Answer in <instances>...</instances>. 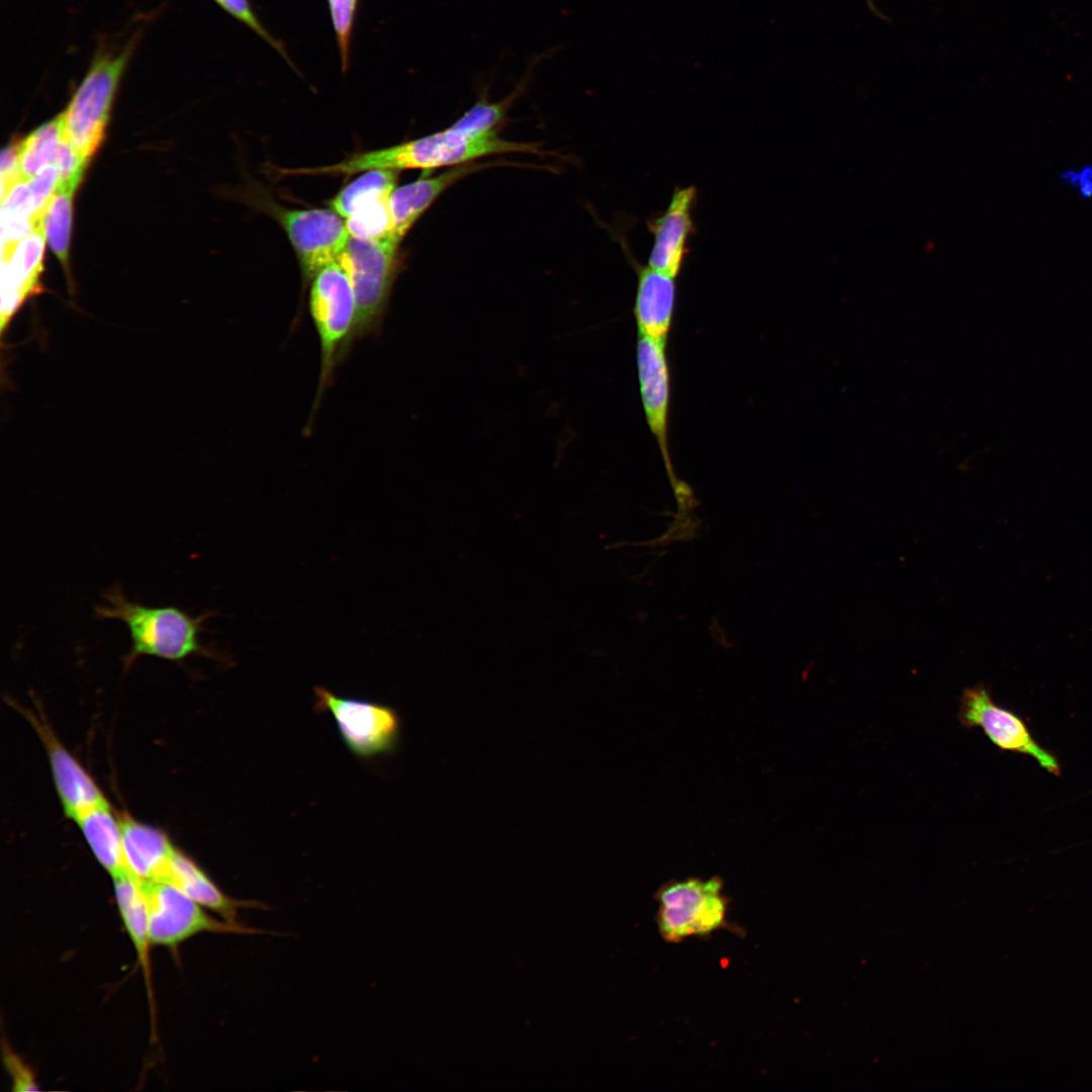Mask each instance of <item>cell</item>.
Wrapping results in <instances>:
<instances>
[{"instance_id":"cell-22","label":"cell","mask_w":1092,"mask_h":1092,"mask_svg":"<svg viewBox=\"0 0 1092 1092\" xmlns=\"http://www.w3.org/2000/svg\"><path fill=\"white\" fill-rule=\"evenodd\" d=\"M63 113L43 123L31 132L20 149V172L22 180L28 181L51 165L64 139Z\"/></svg>"},{"instance_id":"cell-13","label":"cell","mask_w":1092,"mask_h":1092,"mask_svg":"<svg viewBox=\"0 0 1092 1092\" xmlns=\"http://www.w3.org/2000/svg\"><path fill=\"white\" fill-rule=\"evenodd\" d=\"M665 343L638 335L636 359L646 422L674 479L667 441L670 380Z\"/></svg>"},{"instance_id":"cell-6","label":"cell","mask_w":1092,"mask_h":1092,"mask_svg":"<svg viewBox=\"0 0 1092 1092\" xmlns=\"http://www.w3.org/2000/svg\"><path fill=\"white\" fill-rule=\"evenodd\" d=\"M397 248L350 236L337 260L349 276L356 299L352 343L380 331L396 277Z\"/></svg>"},{"instance_id":"cell-30","label":"cell","mask_w":1092,"mask_h":1092,"mask_svg":"<svg viewBox=\"0 0 1092 1092\" xmlns=\"http://www.w3.org/2000/svg\"><path fill=\"white\" fill-rule=\"evenodd\" d=\"M4 1063L13 1080V1090L33 1091L38 1087L31 1070L11 1050L4 1051Z\"/></svg>"},{"instance_id":"cell-17","label":"cell","mask_w":1092,"mask_h":1092,"mask_svg":"<svg viewBox=\"0 0 1092 1092\" xmlns=\"http://www.w3.org/2000/svg\"><path fill=\"white\" fill-rule=\"evenodd\" d=\"M119 818L126 869L146 881H165L176 851L166 834L128 815Z\"/></svg>"},{"instance_id":"cell-3","label":"cell","mask_w":1092,"mask_h":1092,"mask_svg":"<svg viewBox=\"0 0 1092 1092\" xmlns=\"http://www.w3.org/2000/svg\"><path fill=\"white\" fill-rule=\"evenodd\" d=\"M134 33L117 48L97 49L63 112L64 138L86 159L100 146L118 84L138 42Z\"/></svg>"},{"instance_id":"cell-25","label":"cell","mask_w":1092,"mask_h":1092,"mask_svg":"<svg viewBox=\"0 0 1092 1092\" xmlns=\"http://www.w3.org/2000/svg\"><path fill=\"white\" fill-rule=\"evenodd\" d=\"M331 18L339 47L341 64L347 69L358 0H328Z\"/></svg>"},{"instance_id":"cell-21","label":"cell","mask_w":1092,"mask_h":1092,"mask_svg":"<svg viewBox=\"0 0 1092 1092\" xmlns=\"http://www.w3.org/2000/svg\"><path fill=\"white\" fill-rule=\"evenodd\" d=\"M397 181V172L370 170L345 186L329 202L331 209L344 219L362 205L378 198L388 197Z\"/></svg>"},{"instance_id":"cell-19","label":"cell","mask_w":1092,"mask_h":1092,"mask_svg":"<svg viewBox=\"0 0 1092 1092\" xmlns=\"http://www.w3.org/2000/svg\"><path fill=\"white\" fill-rule=\"evenodd\" d=\"M115 900L123 925L135 948L139 962L147 980L150 979V936L149 910L141 879L128 870L112 877Z\"/></svg>"},{"instance_id":"cell-1","label":"cell","mask_w":1092,"mask_h":1092,"mask_svg":"<svg viewBox=\"0 0 1092 1092\" xmlns=\"http://www.w3.org/2000/svg\"><path fill=\"white\" fill-rule=\"evenodd\" d=\"M503 153L540 154L539 146L508 141L495 132L470 138L444 130L388 148L355 154L339 163L314 168L286 169L289 175H351L370 170H431L458 166Z\"/></svg>"},{"instance_id":"cell-28","label":"cell","mask_w":1092,"mask_h":1092,"mask_svg":"<svg viewBox=\"0 0 1092 1092\" xmlns=\"http://www.w3.org/2000/svg\"><path fill=\"white\" fill-rule=\"evenodd\" d=\"M28 185L32 196L34 219L37 224H40L42 214L58 189L59 172L56 165L52 163L47 166L28 180Z\"/></svg>"},{"instance_id":"cell-16","label":"cell","mask_w":1092,"mask_h":1092,"mask_svg":"<svg viewBox=\"0 0 1092 1092\" xmlns=\"http://www.w3.org/2000/svg\"><path fill=\"white\" fill-rule=\"evenodd\" d=\"M503 163H466L432 178H423L395 187L388 198L392 220V242L399 245L407 232L447 188L476 171Z\"/></svg>"},{"instance_id":"cell-9","label":"cell","mask_w":1092,"mask_h":1092,"mask_svg":"<svg viewBox=\"0 0 1092 1092\" xmlns=\"http://www.w3.org/2000/svg\"><path fill=\"white\" fill-rule=\"evenodd\" d=\"M957 717L966 729L981 728L1000 750L1030 756L1048 772L1061 775L1058 758L1039 745L1019 716L998 706L984 685L964 690Z\"/></svg>"},{"instance_id":"cell-20","label":"cell","mask_w":1092,"mask_h":1092,"mask_svg":"<svg viewBox=\"0 0 1092 1092\" xmlns=\"http://www.w3.org/2000/svg\"><path fill=\"white\" fill-rule=\"evenodd\" d=\"M92 852L111 877L127 870L124 863L119 818L108 802L95 806L74 820Z\"/></svg>"},{"instance_id":"cell-4","label":"cell","mask_w":1092,"mask_h":1092,"mask_svg":"<svg viewBox=\"0 0 1092 1092\" xmlns=\"http://www.w3.org/2000/svg\"><path fill=\"white\" fill-rule=\"evenodd\" d=\"M310 281L308 308L320 342L321 370L306 433L323 394L332 384L336 366L348 355L353 344L357 318L354 290L338 261L321 269Z\"/></svg>"},{"instance_id":"cell-29","label":"cell","mask_w":1092,"mask_h":1092,"mask_svg":"<svg viewBox=\"0 0 1092 1092\" xmlns=\"http://www.w3.org/2000/svg\"><path fill=\"white\" fill-rule=\"evenodd\" d=\"M20 144H14L5 148L1 154V197L21 178L20 172Z\"/></svg>"},{"instance_id":"cell-10","label":"cell","mask_w":1092,"mask_h":1092,"mask_svg":"<svg viewBox=\"0 0 1092 1092\" xmlns=\"http://www.w3.org/2000/svg\"><path fill=\"white\" fill-rule=\"evenodd\" d=\"M285 231L306 280L338 260L350 237L345 219L333 209L272 208Z\"/></svg>"},{"instance_id":"cell-14","label":"cell","mask_w":1092,"mask_h":1092,"mask_svg":"<svg viewBox=\"0 0 1092 1092\" xmlns=\"http://www.w3.org/2000/svg\"><path fill=\"white\" fill-rule=\"evenodd\" d=\"M620 243L637 275L634 315L638 335L666 342L674 312L675 278L638 263L627 242L621 239Z\"/></svg>"},{"instance_id":"cell-2","label":"cell","mask_w":1092,"mask_h":1092,"mask_svg":"<svg viewBox=\"0 0 1092 1092\" xmlns=\"http://www.w3.org/2000/svg\"><path fill=\"white\" fill-rule=\"evenodd\" d=\"M101 597L103 603L93 609L95 617L119 620L129 631L130 649L122 658L126 668L144 655L171 661H182L196 654L219 658L199 639L210 613L193 617L174 606H146L128 600L118 584L106 588Z\"/></svg>"},{"instance_id":"cell-5","label":"cell","mask_w":1092,"mask_h":1092,"mask_svg":"<svg viewBox=\"0 0 1092 1092\" xmlns=\"http://www.w3.org/2000/svg\"><path fill=\"white\" fill-rule=\"evenodd\" d=\"M655 900L657 928L669 943L709 937L722 929L742 931L728 920L729 901L718 876L667 882L657 890Z\"/></svg>"},{"instance_id":"cell-7","label":"cell","mask_w":1092,"mask_h":1092,"mask_svg":"<svg viewBox=\"0 0 1092 1092\" xmlns=\"http://www.w3.org/2000/svg\"><path fill=\"white\" fill-rule=\"evenodd\" d=\"M146 896L152 945L176 947L201 932L261 934L258 928L209 916L201 905L174 885L141 880Z\"/></svg>"},{"instance_id":"cell-24","label":"cell","mask_w":1092,"mask_h":1092,"mask_svg":"<svg viewBox=\"0 0 1092 1092\" xmlns=\"http://www.w3.org/2000/svg\"><path fill=\"white\" fill-rule=\"evenodd\" d=\"M388 198L389 196L370 201L345 218L349 235L361 240L385 242L397 246L392 242V220Z\"/></svg>"},{"instance_id":"cell-26","label":"cell","mask_w":1092,"mask_h":1092,"mask_svg":"<svg viewBox=\"0 0 1092 1092\" xmlns=\"http://www.w3.org/2000/svg\"><path fill=\"white\" fill-rule=\"evenodd\" d=\"M53 163L59 172L58 189L74 193L81 182L88 159L64 138Z\"/></svg>"},{"instance_id":"cell-11","label":"cell","mask_w":1092,"mask_h":1092,"mask_svg":"<svg viewBox=\"0 0 1092 1092\" xmlns=\"http://www.w3.org/2000/svg\"><path fill=\"white\" fill-rule=\"evenodd\" d=\"M697 197L695 186H676L665 210L647 220L653 236L647 265L652 269L672 278L680 274L690 251V239L696 233Z\"/></svg>"},{"instance_id":"cell-12","label":"cell","mask_w":1092,"mask_h":1092,"mask_svg":"<svg viewBox=\"0 0 1092 1092\" xmlns=\"http://www.w3.org/2000/svg\"><path fill=\"white\" fill-rule=\"evenodd\" d=\"M23 713L40 737L66 815L75 820L85 811L106 803L107 800L94 780L80 762L65 748L46 719L33 711L12 703Z\"/></svg>"},{"instance_id":"cell-27","label":"cell","mask_w":1092,"mask_h":1092,"mask_svg":"<svg viewBox=\"0 0 1092 1092\" xmlns=\"http://www.w3.org/2000/svg\"><path fill=\"white\" fill-rule=\"evenodd\" d=\"M220 8L233 17L247 25L256 34L262 37L275 49L289 64L292 65L282 43L274 38L258 18L249 0H213Z\"/></svg>"},{"instance_id":"cell-15","label":"cell","mask_w":1092,"mask_h":1092,"mask_svg":"<svg viewBox=\"0 0 1092 1092\" xmlns=\"http://www.w3.org/2000/svg\"><path fill=\"white\" fill-rule=\"evenodd\" d=\"M46 237L41 224L21 240L12 253L2 259L1 266V328L20 305L40 291V274Z\"/></svg>"},{"instance_id":"cell-8","label":"cell","mask_w":1092,"mask_h":1092,"mask_svg":"<svg viewBox=\"0 0 1092 1092\" xmlns=\"http://www.w3.org/2000/svg\"><path fill=\"white\" fill-rule=\"evenodd\" d=\"M315 708L332 714L349 750L359 757L393 751L400 738L398 713L389 706L365 700L341 698L316 687Z\"/></svg>"},{"instance_id":"cell-23","label":"cell","mask_w":1092,"mask_h":1092,"mask_svg":"<svg viewBox=\"0 0 1092 1092\" xmlns=\"http://www.w3.org/2000/svg\"><path fill=\"white\" fill-rule=\"evenodd\" d=\"M74 193L57 189L41 217V226L53 253L68 269Z\"/></svg>"},{"instance_id":"cell-18","label":"cell","mask_w":1092,"mask_h":1092,"mask_svg":"<svg viewBox=\"0 0 1092 1092\" xmlns=\"http://www.w3.org/2000/svg\"><path fill=\"white\" fill-rule=\"evenodd\" d=\"M168 882L202 907L236 923L241 908L260 907L256 901H241L226 896L191 858L176 849L168 871Z\"/></svg>"}]
</instances>
